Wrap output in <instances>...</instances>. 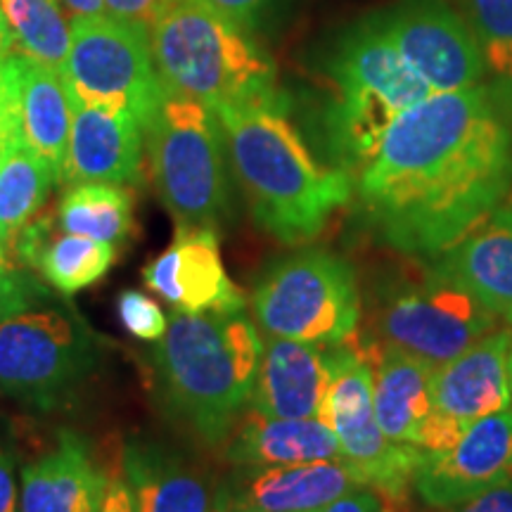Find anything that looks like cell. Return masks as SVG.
<instances>
[{
  "label": "cell",
  "mask_w": 512,
  "mask_h": 512,
  "mask_svg": "<svg viewBox=\"0 0 512 512\" xmlns=\"http://www.w3.org/2000/svg\"><path fill=\"white\" fill-rule=\"evenodd\" d=\"M57 181V171L41 155L27 145L10 147L0 162V242L5 252L34 221Z\"/></svg>",
  "instance_id": "4316f807"
},
{
  "label": "cell",
  "mask_w": 512,
  "mask_h": 512,
  "mask_svg": "<svg viewBox=\"0 0 512 512\" xmlns=\"http://www.w3.org/2000/svg\"><path fill=\"white\" fill-rule=\"evenodd\" d=\"M10 147H15L10 143V138H8V131H5V126H3V119H0V162H3V157L8 155V150Z\"/></svg>",
  "instance_id": "f35d334b"
},
{
  "label": "cell",
  "mask_w": 512,
  "mask_h": 512,
  "mask_svg": "<svg viewBox=\"0 0 512 512\" xmlns=\"http://www.w3.org/2000/svg\"><path fill=\"white\" fill-rule=\"evenodd\" d=\"M332 384L320 422L335 432L342 460L358 484L373 489L387 505L406 501L422 448L394 444L380 430L373 408V368L354 347H328Z\"/></svg>",
  "instance_id": "8fae6325"
},
{
  "label": "cell",
  "mask_w": 512,
  "mask_h": 512,
  "mask_svg": "<svg viewBox=\"0 0 512 512\" xmlns=\"http://www.w3.org/2000/svg\"><path fill=\"white\" fill-rule=\"evenodd\" d=\"M309 512H387V508H384L382 498L373 489L358 486V489L349 491V494L339 496L328 505H320V508Z\"/></svg>",
  "instance_id": "d6a6232c"
},
{
  "label": "cell",
  "mask_w": 512,
  "mask_h": 512,
  "mask_svg": "<svg viewBox=\"0 0 512 512\" xmlns=\"http://www.w3.org/2000/svg\"><path fill=\"white\" fill-rule=\"evenodd\" d=\"M121 479L138 512H221V482L155 437L133 434L124 441Z\"/></svg>",
  "instance_id": "ac0fdd59"
},
{
  "label": "cell",
  "mask_w": 512,
  "mask_h": 512,
  "mask_svg": "<svg viewBox=\"0 0 512 512\" xmlns=\"http://www.w3.org/2000/svg\"><path fill=\"white\" fill-rule=\"evenodd\" d=\"M69 107L72 126L60 181L64 185L143 181V124L128 112L76 98H69Z\"/></svg>",
  "instance_id": "e0dca14e"
},
{
  "label": "cell",
  "mask_w": 512,
  "mask_h": 512,
  "mask_svg": "<svg viewBox=\"0 0 512 512\" xmlns=\"http://www.w3.org/2000/svg\"><path fill=\"white\" fill-rule=\"evenodd\" d=\"M463 8L484 64L512 83V0H463Z\"/></svg>",
  "instance_id": "f1b7e54d"
},
{
  "label": "cell",
  "mask_w": 512,
  "mask_h": 512,
  "mask_svg": "<svg viewBox=\"0 0 512 512\" xmlns=\"http://www.w3.org/2000/svg\"><path fill=\"white\" fill-rule=\"evenodd\" d=\"M10 50H12V41H10L8 27H5V22H3V15H0V57L8 55Z\"/></svg>",
  "instance_id": "74e56055"
},
{
  "label": "cell",
  "mask_w": 512,
  "mask_h": 512,
  "mask_svg": "<svg viewBox=\"0 0 512 512\" xmlns=\"http://www.w3.org/2000/svg\"><path fill=\"white\" fill-rule=\"evenodd\" d=\"M0 119L12 145H27L60 176L72 126L60 72L17 50L0 57Z\"/></svg>",
  "instance_id": "9a60e30c"
},
{
  "label": "cell",
  "mask_w": 512,
  "mask_h": 512,
  "mask_svg": "<svg viewBox=\"0 0 512 512\" xmlns=\"http://www.w3.org/2000/svg\"><path fill=\"white\" fill-rule=\"evenodd\" d=\"M98 512H138L136 503H133L131 489H128L124 479H110Z\"/></svg>",
  "instance_id": "d590c367"
},
{
  "label": "cell",
  "mask_w": 512,
  "mask_h": 512,
  "mask_svg": "<svg viewBox=\"0 0 512 512\" xmlns=\"http://www.w3.org/2000/svg\"><path fill=\"white\" fill-rule=\"evenodd\" d=\"M67 19L105 15V0H55Z\"/></svg>",
  "instance_id": "8d00e7d4"
},
{
  "label": "cell",
  "mask_w": 512,
  "mask_h": 512,
  "mask_svg": "<svg viewBox=\"0 0 512 512\" xmlns=\"http://www.w3.org/2000/svg\"><path fill=\"white\" fill-rule=\"evenodd\" d=\"M512 477V406L472 422L444 451H422L413 486L432 508H451Z\"/></svg>",
  "instance_id": "5bb4252c"
},
{
  "label": "cell",
  "mask_w": 512,
  "mask_h": 512,
  "mask_svg": "<svg viewBox=\"0 0 512 512\" xmlns=\"http://www.w3.org/2000/svg\"><path fill=\"white\" fill-rule=\"evenodd\" d=\"M107 349L67 294L15 261L0 268V394L36 413L72 406Z\"/></svg>",
  "instance_id": "277c9868"
},
{
  "label": "cell",
  "mask_w": 512,
  "mask_h": 512,
  "mask_svg": "<svg viewBox=\"0 0 512 512\" xmlns=\"http://www.w3.org/2000/svg\"><path fill=\"white\" fill-rule=\"evenodd\" d=\"M373 368V408L380 430L394 444L425 451L427 432L434 422L430 380L434 368L408 351L370 342L354 347Z\"/></svg>",
  "instance_id": "603a6c76"
},
{
  "label": "cell",
  "mask_w": 512,
  "mask_h": 512,
  "mask_svg": "<svg viewBox=\"0 0 512 512\" xmlns=\"http://www.w3.org/2000/svg\"><path fill=\"white\" fill-rule=\"evenodd\" d=\"M226 458L235 467H275L342 460V451L325 422L268 418L252 411L230 437Z\"/></svg>",
  "instance_id": "d4e9b609"
},
{
  "label": "cell",
  "mask_w": 512,
  "mask_h": 512,
  "mask_svg": "<svg viewBox=\"0 0 512 512\" xmlns=\"http://www.w3.org/2000/svg\"><path fill=\"white\" fill-rule=\"evenodd\" d=\"M214 114L256 226L280 245L316 240L335 211L351 202V176L313 157L287 114L283 93L219 107Z\"/></svg>",
  "instance_id": "7a4b0ae2"
},
{
  "label": "cell",
  "mask_w": 512,
  "mask_h": 512,
  "mask_svg": "<svg viewBox=\"0 0 512 512\" xmlns=\"http://www.w3.org/2000/svg\"><path fill=\"white\" fill-rule=\"evenodd\" d=\"M209 5H214L221 15H226L230 22H235L242 29H254L259 22L261 12L266 10V5L271 0H207Z\"/></svg>",
  "instance_id": "836d02e7"
},
{
  "label": "cell",
  "mask_w": 512,
  "mask_h": 512,
  "mask_svg": "<svg viewBox=\"0 0 512 512\" xmlns=\"http://www.w3.org/2000/svg\"><path fill=\"white\" fill-rule=\"evenodd\" d=\"M377 17L434 93L479 86L486 69L482 50L451 0H399Z\"/></svg>",
  "instance_id": "7c38bea8"
},
{
  "label": "cell",
  "mask_w": 512,
  "mask_h": 512,
  "mask_svg": "<svg viewBox=\"0 0 512 512\" xmlns=\"http://www.w3.org/2000/svg\"><path fill=\"white\" fill-rule=\"evenodd\" d=\"M418 261V273L399 278L382 292L375 309V332L382 344L439 368L494 332L498 316L430 261Z\"/></svg>",
  "instance_id": "9c48e42d"
},
{
  "label": "cell",
  "mask_w": 512,
  "mask_h": 512,
  "mask_svg": "<svg viewBox=\"0 0 512 512\" xmlns=\"http://www.w3.org/2000/svg\"><path fill=\"white\" fill-rule=\"evenodd\" d=\"M5 259H10V256H8V252H5L3 242H0V261H5Z\"/></svg>",
  "instance_id": "60d3db41"
},
{
  "label": "cell",
  "mask_w": 512,
  "mask_h": 512,
  "mask_svg": "<svg viewBox=\"0 0 512 512\" xmlns=\"http://www.w3.org/2000/svg\"><path fill=\"white\" fill-rule=\"evenodd\" d=\"M147 34L166 91L211 112L280 93L266 50L207 0H162Z\"/></svg>",
  "instance_id": "8992f818"
},
{
  "label": "cell",
  "mask_w": 512,
  "mask_h": 512,
  "mask_svg": "<svg viewBox=\"0 0 512 512\" xmlns=\"http://www.w3.org/2000/svg\"><path fill=\"white\" fill-rule=\"evenodd\" d=\"M446 512H512V477L491 486L470 501L444 508Z\"/></svg>",
  "instance_id": "1f68e13d"
},
{
  "label": "cell",
  "mask_w": 512,
  "mask_h": 512,
  "mask_svg": "<svg viewBox=\"0 0 512 512\" xmlns=\"http://www.w3.org/2000/svg\"><path fill=\"white\" fill-rule=\"evenodd\" d=\"M8 264H12V259H5V261H0V268H5Z\"/></svg>",
  "instance_id": "b9f144b4"
},
{
  "label": "cell",
  "mask_w": 512,
  "mask_h": 512,
  "mask_svg": "<svg viewBox=\"0 0 512 512\" xmlns=\"http://www.w3.org/2000/svg\"><path fill=\"white\" fill-rule=\"evenodd\" d=\"M105 467L95 458L91 441L62 430L55 444L22 470V512H98L105 498Z\"/></svg>",
  "instance_id": "7402d4cb"
},
{
  "label": "cell",
  "mask_w": 512,
  "mask_h": 512,
  "mask_svg": "<svg viewBox=\"0 0 512 512\" xmlns=\"http://www.w3.org/2000/svg\"><path fill=\"white\" fill-rule=\"evenodd\" d=\"M427 261L512 325V197Z\"/></svg>",
  "instance_id": "44dd1931"
},
{
  "label": "cell",
  "mask_w": 512,
  "mask_h": 512,
  "mask_svg": "<svg viewBox=\"0 0 512 512\" xmlns=\"http://www.w3.org/2000/svg\"><path fill=\"white\" fill-rule=\"evenodd\" d=\"M261 351L264 339L245 311L174 309L150 351L159 411L202 444H223L252 396Z\"/></svg>",
  "instance_id": "3957f363"
},
{
  "label": "cell",
  "mask_w": 512,
  "mask_h": 512,
  "mask_svg": "<svg viewBox=\"0 0 512 512\" xmlns=\"http://www.w3.org/2000/svg\"><path fill=\"white\" fill-rule=\"evenodd\" d=\"M358 486L344 460L235 467L221 482V512H309Z\"/></svg>",
  "instance_id": "d6986e66"
},
{
  "label": "cell",
  "mask_w": 512,
  "mask_h": 512,
  "mask_svg": "<svg viewBox=\"0 0 512 512\" xmlns=\"http://www.w3.org/2000/svg\"><path fill=\"white\" fill-rule=\"evenodd\" d=\"M17 458L10 441L0 439V512H22L19 508Z\"/></svg>",
  "instance_id": "4dcf8cb0"
},
{
  "label": "cell",
  "mask_w": 512,
  "mask_h": 512,
  "mask_svg": "<svg viewBox=\"0 0 512 512\" xmlns=\"http://www.w3.org/2000/svg\"><path fill=\"white\" fill-rule=\"evenodd\" d=\"M508 375H510V389H512V344H510V354H508Z\"/></svg>",
  "instance_id": "ab89813d"
},
{
  "label": "cell",
  "mask_w": 512,
  "mask_h": 512,
  "mask_svg": "<svg viewBox=\"0 0 512 512\" xmlns=\"http://www.w3.org/2000/svg\"><path fill=\"white\" fill-rule=\"evenodd\" d=\"M510 344V330H494L463 354L434 368L430 380L434 422L427 432L425 451H444L463 437L472 422L510 408Z\"/></svg>",
  "instance_id": "4fadbf2b"
},
{
  "label": "cell",
  "mask_w": 512,
  "mask_h": 512,
  "mask_svg": "<svg viewBox=\"0 0 512 512\" xmlns=\"http://www.w3.org/2000/svg\"><path fill=\"white\" fill-rule=\"evenodd\" d=\"M60 76L69 98L133 114L143 128L166 93L147 27L110 15L74 19Z\"/></svg>",
  "instance_id": "30bf717a"
},
{
  "label": "cell",
  "mask_w": 512,
  "mask_h": 512,
  "mask_svg": "<svg viewBox=\"0 0 512 512\" xmlns=\"http://www.w3.org/2000/svg\"><path fill=\"white\" fill-rule=\"evenodd\" d=\"M332 384L330 349L266 337L249 403L268 418L320 420Z\"/></svg>",
  "instance_id": "ffe728a7"
},
{
  "label": "cell",
  "mask_w": 512,
  "mask_h": 512,
  "mask_svg": "<svg viewBox=\"0 0 512 512\" xmlns=\"http://www.w3.org/2000/svg\"><path fill=\"white\" fill-rule=\"evenodd\" d=\"M512 195V128L494 88L432 93L384 133L358 174L382 242L432 259Z\"/></svg>",
  "instance_id": "6da1fadb"
},
{
  "label": "cell",
  "mask_w": 512,
  "mask_h": 512,
  "mask_svg": "<svg viewBox=\"0 0 512 512\" xmlns=\"http://www.w3.org/2000/svg\"><path fill=\"white\" fill-rule=\"evenodd\" d=\"M152 292L188 313L242 311L245 294L223 266L219 230L176 228V238L143 268Z\"/></svg>",
  "instance_id": "2e32d148"
},
{
  "label": "cell",
  "mask_w": 512,
  "mask_h": 512,
  "mask_svg": "<svg viewBox=\"0 0 512 512\" xmlns=\"http://www.w3.org/2000/svg\"><path fill=\"white\" fill-rule=\"evenodd\" d=\"M12 50L62 72L67 62L72 27L55 0H0Z\"/></svg>",
  "instance_id": "83f0119b"
},
{
  "label": "cell",
  "mask_w": 512,
  "mask_h": 512,
  "mask_svg": "<svg viewBox=\"0 0 512 512\" xmlns=\"http://www.w3.org/2000/svg\"><path fill=\"white\" fill-rule=\"evenodd\" d=\"M57 223L64 233L119 247L136 230L133 195L117 183H74L57 207Z\"/></svg>",
  "instance_id": "484cf974"
},
{
  "label": "cell",
  "mask_w": 512,
  "mask_h": 512,
  "mask_svg": "<svg viewBox=\"0 0 512 512\" xmlns=\"http://www.w3.org/2000/svg\"><path fill=\"white\" fill-rule=\"evenodd\" d=\"M252 311L266 337L337 347L356 337L361 294L356 275L328 249H302L271 264L252 294Z\"/></svg>",
  "instance_id": "ba28073f"
},
{
  "label": "cell",
  "mask_w": 512,
  "mask_h": 512,
  "mask_svg": "<svg viewBox=\"0 0 512 512\" xmlns=\"http://www.w3.org/2000/svg\"><path fill=\"white\" fill-rule=\"evenodd\" d=\"M143 136L152 185L176 228L219 230L230 214V164L216 114L166 91Z\"/></svg>",
  "instance_id": "52a82bcc"
},
{
  "label": "cell",
  "mask_w": 512,
  "mask_h": 512,
  "mask_svg": "<svg viewBox=\"0 0 512 512\" xmlns=\"http://www.w3.org/2000/svg\"><path fill=\"white\" fill-rule=\"evenodd\" d=\"M162 0H105V15L147 27Z\"/></svg>",
  "instance_id": "e575fe53"
},
{
  "label": "cell",
  "mask_w": 512,
  "mask_h": 512,
  "mask_svg": "<svg viewBox=\"0 0 512 512\" xmlns=\"http://www.w3.org/2000/svg\"><path fill=\"white\" fill-rule=\"evenodd\" d=\"M328 79L325 147L332 166L349 176L366 169L403 112L434 93L396 48L377 12L344 31L328 60Z\"/></svg>",
  "instance_id": "5b68a950"
},
{
  "label": "cell",
  "mask_w": 512,
  "mask_h": 512,
  "mask_svg": "<svg viewBox=\"0 0 512 512\" xmlns=\"http://www.w3.org/2000/svg\"><path fill=\"white\" fill-rule=\"evenodd\" d=\"M117 311L121 325L131 332L133 337L143 342H157L164 337L169 318L159 309L155 299L147 297L140 290H124L117 297Z\"/></svg>",
  "instance_id": "f546056e"
},
{
  "label": "cell",
  "mask_w": 512,
  "mask_h": 512,
  "mask_svg": "<svg viewBox=\"0 0 512 512\" xmlns=\"http://www.w3.org/2000/svg\"><path fill=\"white\" fill-rule=\"evenodd\" d=\"M119 247L83 238V235H55L48 216L24 226L8 256L29 271H38L50 287L62 294H74L98 283L117 261Z\"/></svg>",
  "instance_id": "cb8c5ba5"
}]
</instances>
